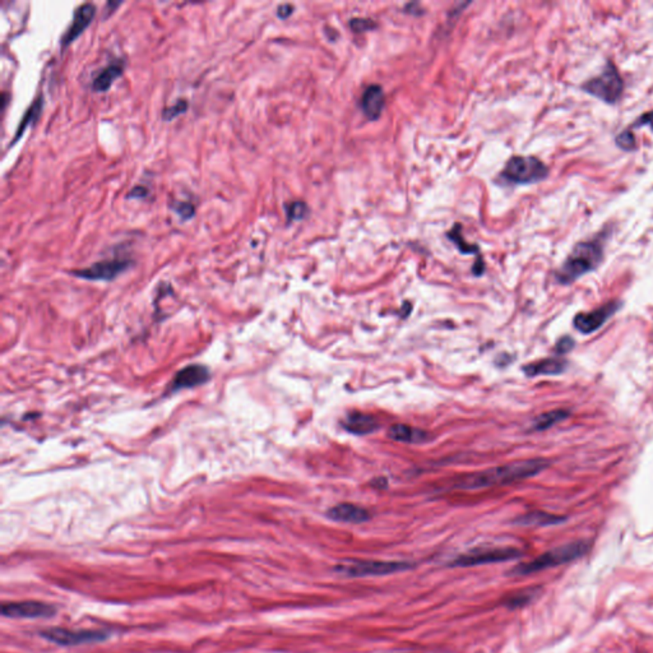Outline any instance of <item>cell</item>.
Returning <instances> with one entry per match:
<instances>
[{
    "mask_svg": "<svg viewBox=\"0 0 653 653\" xmlns=\"http://www.w3.org/2000/svg\"><path fill=\"white\" fill-rule=\"evenodd\" d=\"M549 467V460L542 458L522 460L499 467L483 470L468 475L460 476L451 483L452 489L477 490L518 483L532 477Z\"/></svg>",
    "mask_w": 653,
    "mask_h": 653,
    "instance_id": "6da1fadb",
    "label": "cell"
},
{
    "mask_svg": "<svg viewBox=\"0 0 653 653\" xmlns=\"http://www.w3.org/2000/svg\"><path fill=\"white\" fill-rule=\"evenodd\" d=\"M605 237L606 235L603 232H600L594 239L574 245L569 255L555 273L557 283L569 285L599 267L603 260Z\"/></svg>",
    "mask_w": 653,
    "mask_h": 653,
    "instance_id": "7a4b0ae2",
    "label": "cell"
},
{
    "mask_svg": "<svg viewBox=\"0 0 653 653\" xmlns=\"http://www.w3.org/2000/svg\"><path fill=\"white\" fill-rule=\"evenodd\" d=\"M590 548H591V543L588 541L569 542L563 546L546 551L545 554H542L528 563L517 565L516 568H513L512 573L516 576H526V574H531L536 571L566 564L583 557L588 553Z\"/></svg>",
    "mask_w": 653,
    "mask_h": 653,
    "instance_id": "3957f363",
    "label": "cell"
},
{
    "mask_svg": "<svg viewBox=\"0 0 653 653\" xmlns=\"http://www.w3.org/2000/svg\"><path fill=\"white\" fill-rule=\"evenodd\" d=\"M582 89L603 103L615 105L623 96L624 81L613 61H608L600 75L585 82Z\"/></svg>",
    "mask_w": 653,
    "mask_h": 653,
    "instance_id": "277c9868",
    "label": "cell"
},
{
    "mask_svg": "<svg viewBox=\"0 0 653 653\" xmlns=\"http://www.w3.org/2000/svg\"><path fill=\"white\" fill-rule=\"evenodd\" d=\"M502 175L512 184H532L548 178L549 167L537 157L516 156L506 163Z\"/></svg>",
    "mask_w": 653,
    "mask_h": 653,
    "instance_id": "5b68a950",
    "label": "cell"
},
{
    "mask_svg": "<svg viewBox=\"0 0 653 653\" xmlns=\"http://www.w3.org/2000/svg\"><path fill=\"white\" fill-rule=\"evenodd\" d=\"M412 566L407 562H351L337 565L334 571L347 577H378L408 571Z\"/></svg>",
    "mask_w": 653,
    "mask_h": 653,
    "instance_id": "8992f818",
    "label": "cell"
},
{
    "mask_svg": "<svg viewBox=\"0 0 653 653\" xmlns=\"http://www.w3.org/2000/svg\"><path fill=\"white\" fill-rule=\"evenodd\" d=\"M520 557V550L513 548H497V549L474 550L467 554H462L453 559L449 566L467 568L477 565L502 563L505 560H513Z\"/></svg>",
    "mask_w": 653,
    "mask_h": 653,
    "instance_id": "52a82bcc",
    "label": "cell"
},
{
    "mask_svg": "<svg viewBox=\"0 0 653 653\" xmlns=\"http://www.w3.org/2000/svg\"><path fill=\"white\" fill-rule=\"evenodd\" d=\"M132 266V260L126 258H114V260H101L91 264L89 267L75 269L70 273L89 281H112L120 273L126 272Z\"/></svg>",
    "mask_w": 653,
    "mask_h": 653,
    "instance_id": "ba28073f",
    "label": "cell"
},
{
    "mask_svg": "<svg viewBox=\"0 0 653 653\" xmlns=\"http://www.w3.org/2000/svg\"><path fill=\"white\" fill-rule=\"evenodd\" d=\"M41 636L60 646H78L91 642H100L107 637L104 631H69L64 628H50L41 631Z\"/></svg>",
    "mask_w": 653,
    "mask_h": 653,
    "instance_id": "9c48e42d",
    "label": "cell"
},
{
    "mask_svg": "<svg viewBox=\"0 0 653 653\" xmlns=\"http://www.w3.org/2000/svg\"><path fill=\"white\" fill-rule=\"evenodd\" d=\"M619 308H620L619 301H610L608 304L602 305L592 312L579 313L574 318V326L580 333H594L606 323V320H609L610 317H613L617 312Z\"/></svg>",
    "mask_w": 653,
    "mask_h": 653,
    "instance_id": "30bf717a",
    "label": "cell"
},
{
    "mask_svg": "<svg viewBox=\"0 0 653 653\" xmlns=\"http://www.w3.org/2000/svg\"><path fill=\"white\" fill-rule=\"evenodd\" d=\"M95 15H96V6L93 3H84L80 7L75 8L73 21L68 27L66 33L60 38L61 47H67L75 41V38H80L83 31L86 30L92 22Z\"/></svg>",
    "mask_w": 653,
    "mask_h": 653,
    "instance_id": "8fae6325",
    "label": "cell"
},
{
    "mask_svg": "<svg viewBox=\"0 0 653 653\" xmlns=\"http://www.w3.org/2000/svg\"><path fill=\"white\" fill-rule=\"evenodd\" d=\"M1 614L7 617H50L55 614L52 605L44 602L24 601L10 602L1 606Z\"/></svg>",
    "mask_w": 653,
    "mask_h": 653,
    "instance_id": "7c38bea8",
    "label": "cell"
},
{
    "mask_svg": "<svg viewBox=\"0 0 653 653\" xmlns=\"http://www.w3.org/2000/svg\"><path fill=\"white\" fill-rule=\"evenodd\" d=\"M209 379V370L203 365H189L179 371L172 380V389H186L192 386H201Z\"/></svg>",
    "mask_w": 653,
    "mask_h": 653,
    "instance_id": "4fadbf2b",
    "label": "cell"
},
{
    "mask_svg": "<svg viewBox=\"0 0 653 653\" xmlns=\"http://www.w3.org/2000/svg\"><path fill=\"white\" fill-rule=\"evenodd\" d=\"M386 104L384 91L379 84H371L365 89L361 97V109L370 120H377L382 115Z\"/></svg>",
    "mask_w": 653,
    "mask_h": 653,
    "instance_id": "5bb4252c",
    "label": "cell"
},
{
    "mask_svg": "<svg viewBox=\"0 0 653 653\" xmlns=\"http://www.w3.org/2000/svg\"><path fill=\"white\" fill-rule=\"evenodd\" d=\"M326 517L336 522L343 523H363L370 520V513L364 508L350 503H342L331 508L326 512Z\"/></svg>",
    "mask_w": 653,
    "mask_h": 653,
    "instance_id": "9a60e30c",
    "label": "cell"
},
{
    "mask_svg": "<svg viewBox=\"0 0 653 653\" xmlns=\"http://www.w3.org/2000/svg\"><path fill=\"white\" fill-rule=\"evenodd\" d=\"M124 67H126V63L123 59L112 61L103 70H100V73H97L96 77L93 78L92 89L96 92H106L112 87V83L123 75Z\"/></svg>",
    "mask_w": 653,
    "mask_h": 653,
    "instance_id": "2e32d148",
    "label": "cell"
},
{
    "mask_svg": "<svg viewBox=\"0 0 653 653\" xmlns=\"http://www.w3.org/2000/svg\"><path fill=\"white\" fill-rule=\"evenodd\" d=\"M568 368V363L562 359H542L540 361H534L526 365L523 368L525 374L528 377H540V375H557L562 374Z\"/></svg>",
    "mask_w": 653,
    "mask_h": 653,
    "instance_id": "e0dca14e",
    "label": "cell"
},
{
    "mask_svg": "<svg viewBox=\"0 0 653 653\" xmlns=\"http://www.w3.org/2000/svg\"><path fill=\"white\" fill-rule=\"evenodd\" d=\"M377 420L370 415L361 412H351L343 421V428L355 435H366L378 429Z\"/></svg>",
    "mask_w": 653,
    "mask_h": 653,
    "instance_id": "ac0fdd59",
    "label": "cell"
},
{
    "mask_svg": "<svg viewBox=\"0 0 653 653\" xmlns=\"http://www.w3.org/2000/svg\"><path fill=\"white\" fill-rule=\"evenodd\" d=\"M388 435L389 438L401 443H423L428 438V434L425 431L405 423L392 425L388 430Z\"/></svg>",
    "mask_w": 653,
    "mask_h": 653,
    "instance_id": "d6986e66",
    "label": "cell"
},
{
    "mask_svg": "<svg viewBox=\"0 0 653 653\" xmlns=\"http://www.w3.org/2000/svg\"><path fill=\"white\" fill-rule=\"evenodd\" d=\"M43 107H44V96L38 95L33 100V103L31 104L30 107L24 112L22 119L20 121V126L15 130V138L10 142V146H15L17 141L22 137L24 130L38 121L40 115H41V112H43Z\"/></svg>",
    "mask_w": 653,
    "mask_h": 653,
    "instance_id": "ffe728a7",
    "label": "cell"
},
{
    "mask_svg": "<svg viewBox=\"0 0 653 653\" xmlns=\"http://www.w3.org/2000/svg\"><path fill=\"white\" fill-rule=\"evenodd\" d=\"M569 416L568 410H554L539 416L534 423V430H546Z\"/></svg>",
    "mask_w": 653,
    "mask_h": 653,
    "instance_id": "44dd1931",
    "label": "cell"
},
{
    "mask_svg": "<svg viewBox=\"0 0 653 653\" xmlns=\"http://www.w3.org/2000/svg\"><path fill=\"white\" fill-rule=\"evenodd\" d=\"M563 520L562 517H557L548 513L534 512L530 513L527 516L522 517L518 522L522 525H554V523H560Z\"/></svg>",
    "mask_w": 653,
    "mask_h": 653,
    "instance_id": "7402d4cb",
    "label": "cell"
},
{
    "mask_svg": "<svg viewBox=\"0 0 653 653\" xmlns=\"http://www.w3.org/2000/svg\"><path fill=\"white\" fill-rule=\"evenodd\" d=\"M448 238L452 240L454 244L458 246L460 252L465 253V254H470V253H476L479 250V248L476 245L467 244L466 241H463V239L460 237V223H457L453 230L451 232H448Z\"/></svg>",
    "mask_w": 653,
    "mask_h": 653,
    "instance_id": "603a6c76",
    "label": "cell"
},
{
    "mask_svg": "<svg viewBox=\"0 0 653 653\" xmlns=\"http://www.w3.org/2000/svg\"><path fill=\"white\" fill-rule=\"evenodd\" d=\"M188 107H189L188 101L184 100V98H180V100H178L175 104L171 105V106H167V107H165V109H163V120H166V121H171V120H174L175 118H178L179 115L184 114V112L188 110Z\"/></svg>",
    "mask_w": 653,
    "mask_h": 653,
    "instance_id": "cb8c5ba5",
    "label": "cell"
},
{
    "mask_svg": "<svg viewBox=\"0 0 653 653\" xmlns=\"http://www.w3.org/2000/svg\"><path fill=\"white\" fill-rule=\"evenodd\" d=\"M615 143L619 149L626 151V152H631V151H634V149H637L636 137H634V134L631 133L629 129H625L622 133L617 134L615 138Z\"/></svg>",
    "mask_w": 653,
    "mask_h": 653,
    "instance_id": "d4e9b609",
    "label": "cell"
},
{
    "mask_svg": "<svg viewBox=\"0 0 653 653\" xmlns=\"http://www.w3.org/2000/svg\"><path fill=\"white\" fill-rule=\"evenodd\" d=\"M171 208L180 217L181 221H188L193 218L195 213V207L189 202L175 201L171 203Z\"/></svg>",
    "mask_w": 653,
    "mask_h": 653,
    "instance_id": "484cf974",
    "label": "cell"
},
{
    "mask_svg": "<svg viewBox=\"0 0 653 653\" xmlns=\"http://www.w3.org/2000/svg\"><path fill=\"white\" fill-rule=\"evenodd\" d=\"M308 206L304 202H292L286 206V213L290 221H299L303 220L308 213Z\"/></svg>",
    "mask_w": 653,
    "mask_h": 653,
    "instance_id": "4316f807",
    "label": "cell"
},
{
    "mask_svg": "<svg viewBox=\"0 0 653 653\" xmlns=\"http://www.w3.org/2000/svg\"><path fill=\"white\" fill-rule=\"evenodd\" d=\"M350 27L354 30V32L361 33V32H366V31L375 29L377 23L374 22L373 20H368V18H354V20L350 21Z\"/></svg>",
    "mask_w": 653,
    "mask_h": 653,
    "instance_id": "83f0119b",
    "label": "cell"
},
{
    "mask_svg": "<svg viewBox=\"0 0 653 653\" xmlns=\"http://www.w3.org/2000/svg\"><path fill=\"white\" fill-rule=\"evenodd\" d=\"M640 126H650L653 130V112H647L642 114L638 119L636 120L628 129H636Z\"/></svg>",
    "mask_w": 653,
    "mask_h": 653,
    "instance_id": "f1b7e54d",
    "label": "cell"
},
{
    "mask_svg": "<svg viewBox=\"0 0 653 653\" xmlns=\"http://www.w3.org/2000/svg\"><path fill=\"white\" fill-rule=\"evenodd\" d=\"M573 347H574V341L571 340V337L565 336V337L560 338V340L557 341V346H555V351H557V354H566V352L571 351Z\"/></svg>",
    "mask_w": 653,
    "mask_h": 653,
    "instance_id": "f546056e",
    "label": "cell"
},
{
    "mask_svg": "<svg viewBox=\"0 0 653 653\" xmlns=\"http://www.w3.org/2000/svg\"><path fill=\"white\" fill-rule=\"evenodd\" d=\"M149 195V189L146 186H135L129 193L126 194V200H142Z\"/></svg>",
    "mask_w": 653,
    "mask_h": 653,
    "instance_id": "4dcf8cb0",
    "label": "cell"
},
{
    "mask_svg": "<svg viewBox=\"0 0 653 653\" xmlns=\"http://www.w3.org/2000/svg\"><path fill=\"white\" fill-rule=\"evenodd\" d=\"M292 12H294V7L291 4H283L277 9V15L281 20H286V18H289L290 15H292Z\"/></svg>",
    "mask_w": 653,
    "mask_h": 653,
    "instance_id": "1f68e13d",
    "label": "cell"
}]
</instances>
